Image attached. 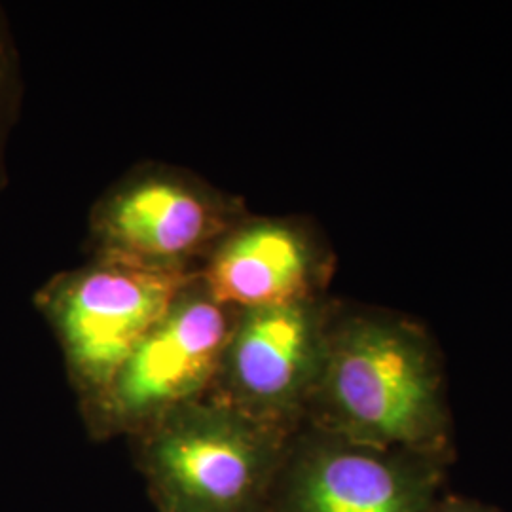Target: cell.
<instances>
[{
  "label": "cell",
  "mask_w": 512,
  "mask_h": 512,
  "mask_svg": "<svg viewBox=\"0 0 512 512\" xmlns=\"http://www.w3.org/2000/svg\"><path fill=\"white\" fill-rule=\"evenodd\" d=\"M357 444L444 459L450 412L439 351L389 311H336L306 421Z\"/></svg>",
  "instance_id": "obj_1"
},
{
  "label": "cell",
  "mask_w": 512,
  "mask_h": 512,
  "mask_svg": "<svg viewBox=\"0 0 512 512\" xmlns=\"http://www.w3.org/2000/svg\"><path fill=\"white\" fill-rule=\"evenodd\" d=\"M198 275L99 256L82 270L55 277L37 294L82 406L103 393Z\"/></svg>",
  "instance_id": "obj_3"
},
{
  "label": "cell",
  "mask_w": 512,
  "mask_h": 512,
  "mask_svg": "<svg viewBox=\"0 0 512 512\" xmlns=\"http://www.w3.org/2000/svg\"><path fill=\"white\" fill-rule=\"evenodd\" d=\"M435 512H499L494 507H488L475 499L467 497H444L440 499Z\"/></svg>",
  "instance_id": "obj_10"
},
{
  "label": "cell",
  "mask_w": 512,
  "mask_h": 512,
  "mask_svg": "<svg viewBox=\"0 0 512 512\" xmlns=\"http://www.w3.org/2000/svg\"><path fill=\"white\" fill-rule=\"evenodd\" d=\"M12 59L8 52V42L0 27V137L4 133L6 118L10 112V101H12Z\"/></svg>",
  "instance_id": "obj_9"
},
{
  "label": "cell",
  "mask_w": 512,
  "mask_h": 512,
  "mask_svg": "<svg viewBox=\"0 0 512 512\" xmlns=\"http://www.w3.org/2000/svg\"><path fill=\"white\" fill-rule=\"evenodd\" d=\"M291 437L207 395L133 444L158 512H268Z\"/></svg>",
  "instance_id": "obj_2"
},
{
  "label": "cell",
  "mask_w": 512,
  "mask_h": 512,
  "mask_svg": "<svg viewBox=\"0 0 512 512\" xmlns=\"http://www.w3.org/2000/svg\"><path fill=\"white\" fill-rule=\"evenodd\" d=\"M332 313L317 296L238 311L209 397L294 435L321 374Z\"/></svg>",
  "instance_id": "obj_5"
},
{
  "label": "cell",
  "mask_w": 512,
  "mask_h": 512,
  "mask_svg": "<svg viewBox=\"0 0 512 512\" xmlns=\"http://www.w3.org/2000/svg\"><path fill=\"white\" fill-rule=\"evenodd\" d=\"M325 251L293 220L238 224L220 239L200 272L205 291L230 310L315 298L327 279Z\"/></svg>",
  "instance_id": "obj_8"
},
{
  "label": "cell",
  "mask_w": 512,
  "mask_h": 512,
  "mask_svg": "<svg viewBox=\"0 0 512 512\" xmlns=\"http://www.w3.org/2000/svg\"><path fill=\"white\" fill-rule=\"evenodd\" d=\"M236 226V207L217 192L154 173L131 179L97 207L93 236L99 256L192 272L190 264Z\"/></svg>",
  "instance_id": "obj_7"
},
{
  "label": "cell",
  "mask_w": 512,
  "mask_h": 512,
  "mask_svg": "<svg viewBox=\"0 0 512 512\" xmlns=\"http://www.w3.org/2000/svg\"><path fill=\"white\" fill-rule=\"evenodd\" d=\"M236 315L209 296L198 275L103 393L82 406L93 437L133 439L167 412L207 397Z\"/></svg>",
  "instance_id": "obj_4"
},
{
  "label": "cell",
  "mask_w": 512,
  "mask_h": 512,
  "mask_svg": "<svg viewBox=\"0 0 512 512\" xmlns=\"http://www.w3.org/2000/svg\"><path fill=\"white\" fill-rule=\"evenodd\" d=\"M444 459L340 439L304 423L268 512H435Z\"/></svg>",
  "instance_id": "obj_6"
}]
</instances>
